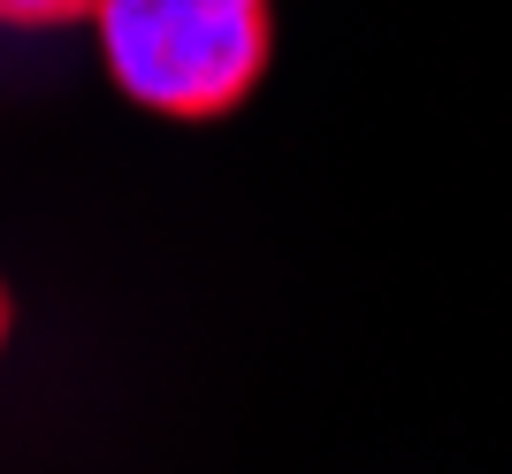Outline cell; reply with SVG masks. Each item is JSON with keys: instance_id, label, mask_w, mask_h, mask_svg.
<instances>
[{"instance_id": "cell-1", "label": "cell", "mask_w": 512, "mask_h": 474, "mask_svg": "<svg viewBox=\"0 0 512 474\" xmlns=\"http://www.w3.org/2000/svg\"><path fill=\"white\" fill-rule=\"evenodd\" d=\"M107 77L153 115H230L268 69V0H92Z\"/></svg>"}, {"instance_id": "cell-2", "label": "cell", "mask_w": 512, "mask_h": 474, "mask_svg": "<svg viewBox=\"0 0 512 474\" xmlns=\"http://www.w3.org/2000/svg\"><path fill=\"white\" fill-rule=\"evenodd\" d=\"M92 0H0V23H23V31H39V23H77Z\"/></svg>"}, {"instance_id": "cell-3", "label": "cell", "mask_w": 512, "mask_h": 474, "mask_svg": "<svg viewBox=\"0 0 512 474\" xmlns=\"http://www.w3.org/2000/svg\"><path fill=\"white\" fill-rule=\"evenodd\" d=\"M0 345H8V291H0Z\"/></svg>"}]
</instances>
